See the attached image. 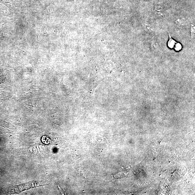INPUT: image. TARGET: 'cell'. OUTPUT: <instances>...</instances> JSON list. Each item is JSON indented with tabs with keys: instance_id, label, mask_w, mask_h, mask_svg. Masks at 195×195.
I'll use <instances>...</instances> for the list:
<instances>
[{
	"instance_id": "6da1fadb",
	"label": "cell",
	"mask_w": 195,
	"mask_h": 195,
	"mask_svg": "<svg viewBox=\"0 0 195 195\" xmlns=\"http://www.w3.org/2000/svg\"><path fill=\"white\" fill-rule=\"evenodd\" d=\"M40 183L38 182H32L27 183L15 187L13 189V191L15 193H18L24 190H27L29 189L33 188L38 187L40 185Z\"/></svg>"
},
{
	"instance_id": "3957f363",
	"label": "cell",
	"mask_w": 195,
	"mask_h": 195,
	"mask_svg": "<svg viewBox=\"0 0 195 195\" xmlns=\"http://www.w3.org/2000/svg\"><path fill=\"white\" fill-rule=\"evenodd\" d=\"M176 43L175 40L173 39L170 35V40L168 41V46L170 48H173V47H174Z\"/></svg>"
},
{
	"instance_id": "5b68a950",
	"label": "cell",
	"mask_w": 195,
	"mask_h": 195,
	"mask_svg": "<svg viewBox=\"0 0 195 195\" xmlns=\"http://www.w3.org/2000/svg\"><path fill=\"white\" fill-rule=\"evenodd\" d=\"M175 49L176 51H179L182 48V46L180 43H176L174 46Z\"/></svg>"
},
{
	"instance_id": "277c9868",
	"label": "cell",
	"mask_w": 195,
	"mask_h": 195,
	"mask_svg": "<svg viewBox=\"0 0 195 195\" xmlns=\"http://www.w3.org/2000/svg\"><path fill=\"white\" fill-rule=\"evenodd\" d=\"M176 23L180 27L184 26L186 24L185 20L182 19H179L177 20Z\"/></svg>"
},
{
	"instance_id": "8992f818",
	"label": "cell",
	"mask_w": 195,
	"mask_h": 195,
	"mask_svg": "<svg viewBox=\"0 0 195 195\" xmlns=\"http://www.w3.org/2000/svg\"><path fill=\"white\" fill-rule=\"evenodd\" d=\"M191 33L192 37L195 36V28L194 26H192L191 29Z\"/></svg>"
},
{
	"instance_id": "7a4b0ae2",
	"label": "cell",
	"mask_w": 195,
	"mask_h": 195,
	"mask_svg": "<svg viewBox=\"0 0 195 195\" xmlns=\"http://www.w3.org/2000/svg\"><path fill=\"white\" fill-rule=\"evenodd\" d=\"M155 13L159 16H162L163 15V10L162 8L159 5H157L155 7Z\"/></svg>"
}]
</instances>
